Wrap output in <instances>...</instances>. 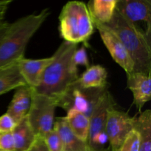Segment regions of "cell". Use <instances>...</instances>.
<instances>
[{
    "instance_id": "obj_1",
    "label": "cell",
    "mask_w": 151,
    "mask_h": 151,
    "mask_svg": "<svg viewBox=\"0 0 151 151\" xmlns=\"http://www.w3.org/2000/svg\"><path fill=\"white\" fill-rule=\"evenodd\" d=\"M50 15L49 8L23 16L13 23L0 43V68L24 58L28 43Z\"/></svg>"
},
{
    "instance_id": "obj_2",
    "label": "cell",
    "mask_w": 151,
    "mask_h": 151,
    "mask_svg": "<svg viewBox=\"0 0 151 151\" xmlns=\"http://www.w3.org/2000/svg\"><path fill=\"white\" fill-rule=\"evenodd\" d=\"M78 44L64 41L52 55V60L44 70L39 84L34 91L58 99L72 83L79 78L71 66L72 55Z\"/></svg>"
},
{
    "instance_id": "obj_3",
    "label": "cell",
    "mask_w": 151,
    "mask_h": 151,
    "mask_svg": "<svg viewBox=\"0 0 151 151\" xmlns=\"http://www.w3.org/2000/svg\"><path fill=\"white\" fill-rule=\"evenodd\" d=\"M119 37L134 63V72L151 74L150 35L138 24L124 18L117 10L107 24Z\"/></svg>"
},
{
    "instance_id": "obj_4",
    "label": "cell",
    "mask_w": 151,
    "mask_h": 151,
    "mask_svg": "<svg viewBox=\"0 0 151 151\" xmlns=\"http://www.w3.org/2000/svg\"><path fill=\"white\" fill-rule=\"evenodd\" d=\"M59 32L64 41L88 45L95 27L87 4L81 1H69L59 16Z\"/></svg>"
},
{
    "instance_id": "obj_5",
    "label": "cell",
    "mask_w": 151,
    "mask_h": 151,
    "mask_svg": "<svg viewBox=\"0 0 151 151\" xmlns=\"http://www.w3.org/2000/svg\"><path fill=\"white\" fill-rule=\"evenodd\" d=\"M108 89L109 86L103 88H84L76 80L56 99L57 106L66 111L69 109H75L89 117L100 97Z\"/></svg>"
},
{
    "instance_id": "obj_6",
    "label": "cell",
    "mask_w": 151,
    "mask_h": 151,
    "mask_svg": "<svg viewBox=\"0 0 151 151\" xmlns=\"http://www.w3.org/2000/svg\"><path fill=\"white\" fill-rule=\"evenodd\" d=\"M57 107L55 99L39 94L32 89V101L27 118L37 137L43 138L52 129Z\"/></svg>"
},
{
    "instance_id": "obj_7",
    "label": "cell",
    "mask_w": 151,
    "mask_h": 151,
    "mask_svg": "<svg viewBox=\"0 0 151 151\" xmlns=\"http://www.w3.org/2000/svg\"><path fill=\"white\" fill-rule=\"evenodd\" d=\"M114 106L116 102L114 97L109 89L106 90L89 116V134L87 143L91 150L103 151L109 147H105L109 142L106 130L107 113L109 108Z\"/></svg>"
},
{
    "instance_id": "obj_8",
    "label": "cell",
    "mask_w": 151,
    "mask_h": 151,
    "mask_svg": "<svg viewBox=\"0 0 151 151\" xmlns=\"http://www.w3.org/2000/svg\"><path fill=\"white\" fill-rule=\"evenodd\" d=\"M137 117L118 110L116 106L109 108L106 120V134L111 151H118L127 136L135 128Z\"/></svg>"
},
{
    "instance_id": "obj_9",
    "label": "cell",
    "mask_w": 151,
    "mask_h": 151,
    "mask_svg": "<svg viewBox=\"0 0 151 151\" xmlns=\"http://www.w3.org/2000/svg\"><path fill=\"white\" fill-rule=\"evenodd\" d=\"M92 18V17H91ZM95 29L98 30L103 43L113 60L123 69L126 75L134 72V63L119 37L107 25L92 19Z\"/></svg>"
},
{
    "instance_id": "obj_10",
    "label": "cell",
    "mask_w": 151,
    "mask_h": 151,
    "mask_svg": "<svg viewBox=\"0 0 151 151\" xmlns=\"http://www.w3.org/2000/svg\"><path fill=\"white\" fill-rule=\"evenodd\" d=\"M116 10L127 20L145 24L146 33L151 34V0H117Z\"/></svg>"
},
{
    "instance_id": "obj_11",
    "label": "cell",
    "mask_w": 151,
    "mask_h": 151,
    "mask_svg": "<svg viewBox=\"0 0 151 151\" xmlns=\"http://www.w3.org/2000/svg\"><path fill=\"white\" fill-rule=\"evenodd\" d=\"M127 87L132 92L134 105L141 111L151 98V74L134 72L127 75Z\"/></svg>"
},
{
    "instance_id": "obj_12",
    "label": "cell",
    "mask_w": 151,
    "mask_h": 151,
    "mask_svg": "<svg viewBox=\"0 0 151 151\" xmlns=\"http://www.w3.org/2000/svg\"><path fill=\"white\" fill-rule=\"evenodd\" d=\"M52 58V55L39 59L23 58L17 62L19 72L27 85L32 89L38 86L44 70L50 64Z\"/></svg>"
},
{
    "instance_id": "obj_13",
    "label": "cell",
    "mask_w": 151,
    "mask_h": 151,
    "mask_svg": "<svg viewBox=\"0 0 151 151\" xmlns=\"http://www.w3.org/2000/svg\"><path fill=\"white\" fill-rule=\"evenodd\" d=\"M13 97L6 113L12 116L17 123L27 115L32 101V88L24 85L16 88Z\"/></svg>"
},
{
    "instance_id": "obj_14",
    "label": "cell",
    "mask_w": 151,
    "mask_h": 151,
    "mask_svg": "<svg viewBox=\"0 0 151 151\" xmlns=\"http://www.w3.org/2000/svg\"><path fill=\"white\" fill-rule=\"evenodd\" d=\"M53 128L57 131L62 140L63 151H94L86 142L78 139L69 128L64 116L58 117L54 122Z\"/></svg>"
},
{
    "instance_id": "obj_15",
    "label": "cell",
    "mask_w": 151,
    "mask_h": 151,
    "mask_svg": "<svg viewBox=\"0 0 151 151\" xmlns=\"http://www.w3.org/2000/svg\"><path fill=\"white\" fill-rule=\"evenodd\" d=\"M14 140V151H28L33 147L37 137L24 117L17 122L12 131Z\"/></svg>"
},
{
    "instance_id": "obj_16",
    "label": "cell",
    "mask_w": 151,
    "mask_h": 151,
    "mask_svg": "<svg viewBox=\"0 0 151 151\" xmlns=\"http://www.w3.org/2000/svg\"><path fill=\"white\" fill-rule=\"evenodd\" d=\"M108 72L101 65H93L86 69L77 81L86 88H103L109 86Z\"/></svg>"
},
{
    "instance_id": "obj_17",
    "label": "cell",
    "mask_w": 151,
    "mask_h": 151,
    "mask_svg": "<svg viewBox=\"0 0 151 151\" xmlns=\"http://www.w3.org/2000/svg\"><path fill=\"white\" fill-rule=\"evenodd\" d=\"M24 85L27 84L19 72L17 62L0 68V95Z\"/></svg>"
},
{
    "instance_id": "obj_18",
    "label": "cell",
    "mask_w": 151,
    "mask_h": 151,
    "mask_svg": "<svg viewBox=\"0 0 151 151\" xmlns=\"http://www.w3.org/2000/svg\"><path fill=\"white\" fill-rule=\"evenodd\" d=\"M64 118L72 132L78 139L87 142L89 134V117L81 111L75 109H69L66 111V115Z\"/></svg>"
},
{
    "instance_id": "obj_19",
    "label": "cell",
    "mask_w": 151,
    "mask_h": 151,
    "mask_svg": "<svg viewBox=\"0 0 151 151\" xmlns=\"http://www.w3.org/2000/svg\"><path fill=\"white\" fill-rule=\"evenodd\" d=\"M117 0H90L87 4L92 19L107 24L116 10Z\"/></svg>"
},
{
    "instance_id": "obj_20",
    "label": "cell",
    "mask_w": 151,
    "mask_h": 151,
    "mask_svg": "<svg viewBox=\"0 0 151 151\" xmlns=\"http://www.w3.org/2000/svg\"><path fill=\"white\" fill-rule=\"evenodd\" d=\"M135 129L140 136L139 151H151V111H145L137 118Z\"/></svg>"
},
{
    "instance_id": "obj_21",
    "label": "cell",
    "mask_w": 151,
    "mask_h": 151,
    "mask_svg": "<svg viewBox=\"0 0 151 151\" xmlns=\"http://www.w3.org/2000/svg\"><path fill=\"white\" fill-rule=\"evenodd\" d=\"M78 66H83L86 67V69L90 66L86 48L85 46H83L81 48H77V50L72 55V59H71V66H72V69L78 73Z\"/></svg>"
},
{
    "instance_id": "obj_22",
    "label": "cell",
    "mask_w": 151,
    "mask_h": 151,
    "mask_svg": "<svg viewBox=\"0 0 151 151\" xmlns=\"http://www.w3.org/2000/svg\"><path fill=\"white\" fill-rule=\"evenodd\" d=\"M45 145L50 151H63V145L58 133L52 128L43 137Z\"/></svg>"
},
{
    "instance_id": "obj_23",
    "label": "cell",
    "mask_w": 151,
    "mask_h": 151,
    "mask_svg": "<svg viewBox=\"0 0 151 151\" xmlns=\"http://www.w3.org/2000/svg\"><path fill=\"white\" fill-rule=\"evenodd\" d=\"M140 136L134 128L127 136L118 151H139Z\"/></svg>"
},
{
    "instance_id": "obj_24",
    "label": "cell",
    "mask_w": 151,
    "mask_h": 151,
    "mask_svg": "<svg viewBox=\"0 0 151 151\" xmlns=\"http://www.w3.org/2000/svg\"><path fill=\"white\" fill-rule=\"evenodd\" d=\"M0 151H14V140L12 132L0 133Z\"/></svg>"
},
{
    "instance_id": "obj_25",
    "label": "cell",
    "mask_w": 151,
    "mask_h": 151,
    "mask_svg": "<svg viewBox=\"0 0 151 151\" xmlns=\"http://www.w3.org/2000/svg\"><path fill=\"white\" fill-rule=\"evenodd\" d=\"M16 125V122L7 113L0 116V133L12 132Z\"/></svg>"
},
{
    "instance_id": "obj_26",
    "label": "cell",
    "mask_w": 151,
    "mask_h": 151,
    "mask_svg": "<svg viewBox=\"0 0 151 151\" xmlns=\"http://www.w3.org/2000/svg\"><path fill=\"white\" fill-rule=\"evenodd\" d=\"M14 1L15 0H0V22L4 21L9 7Z\"/></svg>"
},
{
    "instance_id": "obj_27",
    "label": "cell",
    "mask_w": 151,
    "mask_h": 151,
    "mask_svg": "<svg viewBox=\"0 0 151 151\" xmlns=\"http://www.w3.org/2000/svg\"><path fill=\"white\" fill-rule=\"evenodd\" d=\"M35 151H50L45 145L44 139L41 137H37L35 142L34 144Z\"/></svg>"
},
{
    "instance_id": "obj_28",
    "label": "cell",
    "mask_w": 151,
    "mask_h": 151,
    "mask_svg": "<svg viewBox=\"0 0 151 151\" xmlns=\"http://www.w3.org/2000/svg\"><path fill=\"white\" fill-rule=\"evenodd\" d=\"M9 26H10V23L7 22H0V43L2 41L3 38L5 35L6 32H7V29H8Z\"/></svg>"
},
{
    "instance_id": "obj_29",
    "label": "cell",
    "mask_w": 151,
    "mask_h": 151,
    "mask_svg": "<svg viewBox=\"0 0 151 151\" xmlns=\"http://www.w3.org/2000/svg\"><path fill=\"white\" fill-rule=\"evenodd\" d=\"M28 151H35V148H34V145H33V147H32V148L30 149V150H29Z\"/></svg>"
},
{
    "instance_id": "obj_30",
    "label": "cell",
    "mask_w": 151,
    "mask_h": 151,
    "mask_svg": "<svg viewBox=\"0 0 151 151\" xmlns=\"http://www.w3.org/2000/svg\"><path fill=\"white\" fill-rule=\"evenodd\" d=\"M103 151H111V150L110 147H108V148L106 149V150H103Z\"/></svg>"
}]
</instances>
